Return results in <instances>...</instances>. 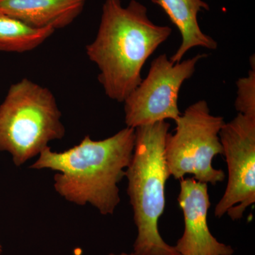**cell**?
I'll use <instances>...</instances> for the list:
<instances>
[{"mask_svg":"<svg viewBox=\"0 0 255 255\" xmlns=\"http://www.w3.org/2000/svg\"><path fill=\"white\" fill-rule=\"evenodd\" d=\"M172 28L155 24L147 8L137 0H105L97 36L87 45L89 59L97 65L105 95L118 102L142 81L147 60L172 34Z\"/></svg>","mask_w":255,"mask_h":255,"instance_id":"1","label":"cell"},{"mask_svg":"<svg viewBox=\"0 0 255 255\" xmlns=\"http://www.w3.org/2000/svg\"><path fill=\"white\" fill-rule=\"evenodd\" d=\"M135 130L126 127L102 140L86 135L78 145L64 152L47 147L30 168L58 171L54 187L66 200L91 204L104 216L112 215L120 203L118 184L131 161Z\"/></svg>","mask_w":255,"mask_h":255,"instance_id":"2","label":"cell"},{"mask_svg":"<svg viewBox=\"0 0 255 255\" xmlns=\"http://www.w3.org/2000/svg\"><path fill=\"white\" fill-rule=\"evenodd\" d=\"M169 128L167 122H160L135 128V147L125 177L137 228L133 243L137 255H180L164 241L158 229L165 209L166 183L171 177L164 157Z\"/></svg>","mask_w":255,"mask_h":255,"instance_id":"3","label":"cell"},{"mask_svg":"<svg viewBox=\"0 0 255 255\" xmlns=\"http://www.w3.org/2000/svg\"><path fill=\"white\" fill-rule=\"evenodd\" d=\"M61 112L46 87L23 78L10 87L0 105V150L21 166L52 140L65 136Z\"/></svg>","mask_w":255,"mask_h":255,"instance_id":"4","label":"cell"},{"mask_svg":"<svg viewBox=\"0 0 255 255\" xmlns=\"http://www.w3.org/2000/svg\"><path fill=\"white\" fill-rule=\"evenodd\" d=\"M174 133L167 134L164 157L170 176L180 180L191 174L199 182L216 185L226 179L222 169L213 167V160L223 155L220 131L223 117L211 114L205 100L188 107L175 121Z\"/></svg>","mask_w":255,"mask_h":255,"instance_id":"5","label":"cell"},{"mask_svg":"<svg viewBox=\"0 0 255 255\" xmlns=\"http://www.w3.org/2000/svg\"><path fill=\"white\" fill-rule=\"evenodd\" d=\"M206 56L197 54L173 63L163 53L152 60L146 78L124 102L127 127L136 128L168 119L175 122L182 114L178 107L181 87Z\"/></svg>","mask_w":255,"mask_h":255,"instance_id":"6","label":"cell"},{"mask_svg":"<svg viewBox=\"0 0 255 255\" xmlns=\"http://www.w3.org/2000/svg\"><path fill=\"white\" fill-rule=\"evenodd\" d=\"M219 136L228 179L214 214L219 219L227 214L238 221L255 203V118L238 114L225 123Z\"/></svg>","mask_w":255,"mask_h":255,"instance_id":"7","label":"cell"},{"mask_svg":"<svg viewBox=\"0 0 255 255\" xmlns=\"http://www.w3.org/2000/svg\"><path fill=\"white\" fill-rule=\"evenodd\" d=\"M177 200L184 216L182 236L175 247L180 255H233L231 246L218 241L210 231L208 212L211 207L208 184L194 178L180 179Z\"/></svg>","mask_w":255,"mask_h":255,"instance_id":"8","label":"cell"},{"mask_svg":"<svg viewBox=\"0 0 255 255\" xmlns=\"http://www.w3.org/2000/svg\"><path fill=\"white\" fill-rule=\"evenodd\" d=\"M87 0H0V12L36 28L60 29L80 16Z\"/></svg>","mask_w":255,"mask_h":255,"instance_id":"9","label":"cell"},{"mask_svg":"<svg viewBox=\"0 0 255 255\" xmlns=\"http://www.w3.org/2000/svg\"><path fill=\"white\" fill-rule=\"evenodd\" d=\"M164 10L182 36V43L169 58L173 63L182 61L189 50L196 47L214 50L217 42L201 31L198 14L209 6L203 0H152Z\"/></svg>","mask_w":255,"mask_h":255,"instance_id":"10","label":"cell"},{"mask_svg":"<svg viewBox=\"0 0 255 255\" xmlns=\"http://www.w3.org/2000/svg\"><path fill=\"white\" fill-rule=\"evenodd\" d=\"M55 31L52 28L33 27L18 18L0 12L1 51H31L41 46Z\"/></svg>","mask_w":255,"mask_h":255,"instance_id":"11","label":"cell"},{"mask_svg":"<svg viewBox=\"0 0 255 255\" xmlns=\"http://www.w3.org/2000/svg\"><path fill=\"white\" fill-rule=\"evenodd\" d=\"M251 69L248 76L239 78L237 85V97L235 108L238 114L255 118V60L251 57Z\"/></svg>","mask_w":255,"mask_h":255,"instance_id":"12","label":"cell"},{"mask_svg":"<svg viewBox=\"0 0 255 255\" xmlns=\"http://www.w3.org/2000/svg\"><path fill=\"white\" fill-rule=\"evenodd\" d=\"M107 255H137L134 254L133 253H120V254H114V253H110V254H109Z\"/></svg>","mask_w":255,"mask_h":255,"instance_id":"13","label":"cell"},{"mask_svg":"<svg viewBox=\"0 0 255 255\" xmlns=\"http://www.w3.org/2000/svg\"><path fill=\"white\" fill-rule=\"evenodd\" d=\"M3 249H2V246H1V243H0V255H1V253H2Z\"/></svg>","mask_w":255,"mask_h":255,"instance_id":"14","label":"cell"}]
</instances>
